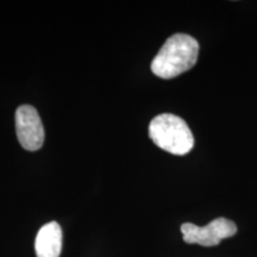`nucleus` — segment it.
Returning <instances> with one entry per match:
<instances>
[{"label": "nucleus", "instance_id": "1", "mask_svg": "<svg viewBox=\"0 0 257 257\" xmlns=\"http://www.w3.org/2000/svg\"><path fill=\"white\" fill-rule=\"evenodd\" d=\"M199 55V43L186 34L170 36L152 61V72L161 79H173L195 66Z\"/></svg>", "mask_w": 257, "mask_h": 257}, {"label": "nucleus", "instance_id": "2", "mask_svg": "<svg viewBox=\"0 0 257 257\" xmlns=\"http://www.w3.org/2000/svg\"><path fill=\"white\" fill-rule=\"evenodd\" d=\"M149 136L157 147L173 155H186L194 146L187 123L172 113L156 115L149 124Z\"/></svg>", "mask_w": 257, "mask_h": 257}, {"label": "nucleus", "instance_id": "3", "mask_svg": "<svg viewBox=\"0 0 257 257\" xmlns=\"http://www.w3.org/2000/svg\"><path fill=\"white\" fill-rule=\"evenodd\" d=\"M181 232L186 243L199 244L202 246H216L223 239L234 236L237 232V226L232 220L220 217L205 226L185 223L181 225Z\"/></svg>", "mask_w": 257, "mask_h": 257}, {"label": "nucleus", "instance_id": "4", "mask_svg": "<svg viewBox=\"0 0 257 257\" xmlns=\"http://www.w3.org/2000/svg\"><path fill=\"white\" fill-rule=\"evenodd\" d=\"M16 133L21 146L36 152L44 143V126L37 110L30 105L19 106L16 111Z\"/></svg>", "mask_w": 257, "mask_h": 257}, {"label": "nucleus", "instance_id": "5", "mask_svg": "<svg viewBox=\"0 0 257 257\" xmlns=\"http://www.w3.org/2000/svg\"><path fill=\"white\" fill-rule=\"evenodd\" d=\"M37 257H60L62 251V229L56 221L41 227L35 240Z\"/></svg>", "mask_w": 257, "mask_h": 257}]
</instances>
